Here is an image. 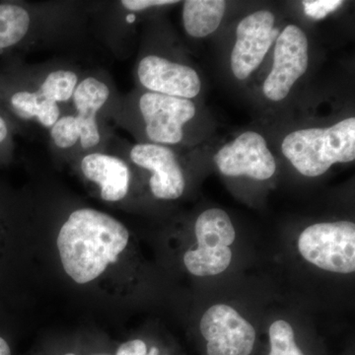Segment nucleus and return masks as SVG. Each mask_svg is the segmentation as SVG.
<instances>
[{
    "mask_svg": "<svg viewBox=\"0 0 355 355\" xmlns=\"http://www.w3.org/2000/svg\"><path fill=\"white\" fill-rule=\"evenodd\" d=\"M128 239L125 226L109 214L92 209L76 210L58 237L65 272L77 284L92 282L118 261Z\"/></svg>",
    "mask_w": 355,
    "mask_h": 355,
    "instance_id": "obj_1",
    "label": "nucleus"
},
{
    "mask_svg": "<svg viewBox=\"0 0 355 355\" xmlns=\"http://www.w3.org/2000/svg\"><path fill=\"white\" fill-rule=\"evenodd\" d=\"M282 151L301 175L310 178L322 176L336 163L354 162L355 118L328 128L294 130L282 140Z\"/></svg>",
    "mask_w": 355,
    "mask_h": 355,
    "instance_id": "obj_2",
    "label": "nucleus"
},
{
    "mask_svg": "<svg viewBox=\"0 0 355 355\" xmlns=\"http://www.w3.org/2000/svg\"><path fill=\"white\" fill-rule=\"evenodd\" d=\"M198 248L184 256L191 275L211 277L225 272L232 261L230 245L235 241L234 226L224 210L210 209L198 217L195 225Z\"/></svg>",
    "mask_w": 355,
    "mask_h": 355,
    "instance_id": "obj_3",
    "label": "nucleus"
},
{
    "mask_svg": "<svg viewBox=\"0 0 355 355\" xmlns=\"http://www.w3.org/2000/svg\"><path fill=\"white\" fill-rule=\"evenodd\" d=\"M298 250L306 261L327 272H354V223L336 221L313 224L301 233Z\"/></svg>",
    "mask_w": 355,
    "mask_h": 355,
    "instance_id": "obj_4",
    "label": "nucleus"
},
{
    "mask_svg": "<svg viewBox=\"0 0 355 355\" xmlns=\"http://www.w3.org/2000/svg\"><path fill=\"white\" fill-rule=\"evenodd\" d=\"M309 65V42L297 25L286 26L275 40L272 70L263 84L266 99L279 102L286 99Z\"/></svg>",
    "mask_w": 355,
    "mask_h": 355,
    "instance_id": "obj_5",
    "label": "nucleus"
},
{
    "mask_svg": "<svg viewBox=\"0 0 355 355\" xmlns=\"http://www.w3.org/2000/svg\"><path fill=\"white\" fill-rule=\"evenodd\" d=\"M275 14L259 10L243 18L236 28V42L231 51L230 65L238 80H246L260 67L277 38Z\"/></svg>",
    "mask_w": 355,
    "mask_h": 355,
    "instance_id": "obj_6",
    "label": "nucleus"
},
{
    "mask_svg": "<svg viewBox=\"0 0 355 355\" xmlns=\"http://www.w3.org/2000/svg\"><path fill=\"white\" fill-rule=\"evenodd\" d=\"M200 331L207 342V355H250L256 342L254 327L225 304L211 306L203 314Z\"/></svg>",
    "mask_w": 355,
    "mask_h": 355,
    "instance_id": "obj_7",
    "label": "nucleus"
},
{
    "mask_svg": "<svg viewBox=\"0 0 355 355\" xmlns=\"http://www.w3.org/2000/svg\"><path fill=\"white\" fill-rule=\"evenodd\" d=\"M139 110L146 132L153 144L174 146L184 139V127L195 118L197 107L191 100L146 92L140 97Z\"/></svg>",
    "mask_w": 355,
    "mask_h": 355,
    "instance_id": "obj_8",
    "label": "nucleus"
},
{
    "mask_svg": "<svg viewBox=\"0 0 355 355\" xmlns=\"http://www.w3.org/2000/svg\"><path fill=\"white\" fill-rule=\"evenodd\" d=\"M214 163L225 176H247L257 181L270 179L277 171V162L265 137L253 130L222 146L214 155Z\"/></svg>",
    "mask_w": 355,
    "mask_h": 355,
    "instance_id": "obj_9",
    "label": "nucleus"
},
{
    "mask_svg": "<svg viewBox=\"0 0 355 355\" xmlns=\"http://www.w3.org/2000/svg\"><path fill=\"white\" fill-rule=\"evenodd\" d=\"M137 76L144 88L157 94L191 100L202 90V80L193 67L158 55L142 58L137 67Z\"/></svg>",
    "mask_w": 355,
    "mask_h": 355,
    "instance_id": "obj_10",
    "label": "nucleus"
},
{
    "mask_svg": "<svg viewBox=\"0 0 355 355\" xmlns=\"http://www.w3.org/2000/svg\"><path fill=\"white\" fill-rule=\"evenodd\" d=\"M130 159L139 167L153 173L151 193L160 200H177L184 193L186 181L176 154L170 147L140 144L132 147Z\"/></svg>",
    "mask_w": 355,
    "mask_h": 355,
    "instance_id": "obj_11",
    "label": "nucleus"
},
{
    "mask_svg": "<svg viewBox=\"0 0 355 355\" xmlns=\"http://www.w3.org/2000/svg\"><path fill=\"white\" fill-rule=\"evenodd\" d=\"M81 171L100 187L105 202H120L128 195L130 168L121 159L108 154H88L81 160Z\"/></svg>",
    "mask_w": 355,
    "mask_h": 355,
    "instance_id": "obj_12",
    "label": "nucleus"
},
{
    "mask_svg": "<svg viewBox=\"0 0 355 355\" xmlns=\"http://www.w3.org/2000/svg\"><path fill=\"white\" fill-rule=\"evenodd\" d=\"M109 96L108 86L94 77H87L77 84L72 98L77 111L76 119L80 133L79 141L83 148H92L99 144L101 135L96 116Z\"/></svg>",
    "mask_w": 355,
    "mask_h": 355,
    "instance_id": "obj_13",
    "label": "nucleus"
},
{
    "mask_svg": "<svg viewBox=\"0 0 355 355\" xmlns=\"http://www.w3.org/2000/svg\"><path fill=\"white\" fill-rule=\"evenodd\" d=\"M226 11L223 0H188L184 2L183 23L193 38L202 39L214 34L220 26Z\"/></svg>",
    "mask_w": 355,
    "mask_h": 355,
    "instance_id": "obj_14",
    "label": "nucleus"
},
{
    "mask_svg": "<svg viewBox=\"0 0 355 355\" xmlns=\"http://www.w3.org/2000/svg\"><path fill=\"white\" fill-rule=\"evenodd\" d=\"M11 106L16 113L25 119L36 118L42 125L51 128L58 119L60 111L57 102L46 99L38 92L19 91L12 95Z\"/></svg>",
    "mask_w": 355,
    "mask_h": 355,
    "instance_id": "obj_15",
    "label": "nucleus"
},
{
    "mask_svg": "<svg viewBox=\"0 0 355 355\" xmlns=\"http://www.w3.org/2000/svg\"><path fill=\"white\" fill-rule=\"evenodd\" d=\"M31 17L16 4H0V51L20 43L29 31Z\"/></svg>",
    "mask_w": 355,
    "mask_h": 355,
    "instance_id": "obj_16",
    "label": "nucleus"
},
{
    "mask_svg": "<svg viewBox=\"0 0 355 355\" xmlns=\"http://www.w3.org/2000/svg\"><path fill=\"white\" fill-rule=\"evenodd\" d=\"M77 84L78 77L73 71L55 70L46 77L37 92L53 102H67L73 96Z\"/></svg>",
    "mask_w": 355,
    "mask_h": 355,
    "instance_id": "obj_17",
    "label": "nucleus"
},
{
    "mask_svg": "<svg viewBox=\"0 0 355 355\" xmlns=\"http://www.w3.org/2000/svg\"><path fill=\"white\" fill-rule=\"evenodd\" d=\"M270 355H304L295 342L291 324L279 320L270 328Z\"/></svg>",
    "mask_w": 355,
    "mask_h": 355,
    "instance_id": "obj_18",
    "label": "nucleus"
},
{
    "mask_svg": "<svg viewBox=\"0 0 355 355\" xmlns=\"http://www.w3.org/2000/svg\"><path fill=\"white\" fill-rule=\"evenodd\" d=\"M51 137L55 146L60 148H70L76 146L80 137L76 116L71 114L62 116L51 128Z\"/></svg>",
    "mask_w": 355,
    "mask_h": 355,
    "instance_id": "obj_19",
    "label": "nucleus"
},
{
    "mask_svg": "<svg viewBox=\"0 0 355 355\" xmlns=\"http://www.w3.org/2000/svg\"><path fill=\"white\" fill-rule=\"evenodd\" d=\"M343 3V1H305L303 4L307 15L319 19L326 16L327 13L336 10Z\"/></svg>",
    "mask_w": 355,
    "mask_h": 355,
    "instance_id": "obj_20",
    "label": "nucleus"
},
{
    "mask_svg": "<svg viewBox=\"0 0 355 355\" xmlns=\"http://www.w3.org/2000/svg\"><path fill=\"white\" fill-rule=\"evenodd\" d=\"M121 6L130 11H142L153 7L172 6L178 3L174 0H123Z\"/></svg>",
    "mask_w": 355,
    "mask_h": 355,
    "instance_id": "obj_21",
    "label": "nucleus"
},
{
    "mask_svg": "<svg viewBox=\"0 0 355 355\" xmlns=\"http://www.w3.org/2000/svg\"><path fill=\"white\" fill-rule=\"evenodd\" d=\"M116 355H147L146 343L141 340H133L123 343Z\"/></svg>",
    "mask_w": 355,
    "mask_h": 355,
    "instance_id": "obj_22",
    "label": "nucleus"
},
{
    "mask_svg": "<svg viewBox=\"0 0 355 355\" xmlns=\"http://www.w3.org/2000/svg\"><path fill=\"white\" fill-rule=\"evenodd\" d=\"M7 133H8V128H7L6 123L0 116V144L6 139Z\"/></svg>",
    "mask_w": 355,
    "mask_h": 355,
    "instance_id": "obj_23",
    "label": "nucleus"
},
{
    "mask_svg": "<svg viewBox=\"0 0 355 355\" xmlns=\"http://www.w3.org/2000/svg\"><path fill=\"white\" fill-rule=\"evenodd\" d=\"M0 355H11L8 343L2 338H0Z\"/></svg>",
    "mask_w": 355,
    "mask_h": 355,
    "instance_id": "obj_24",
    "label": "nucleus"
},
{
    "mask_svg": "<svg viewBox=\"0 0 355 355\" xmlns=\"http://www.w3.org/2000/svg\"><path fill=\"white\" fill-rule=\"evenodd\" d=\"M64 355H76V354H64Z\"/></svg>",
    "mask_w": 355,
    "mask_h": 355,
    "instance_id": "obj_25",
    "label": "nucleus"
},
{
    "mask_svg": "<svg viewBox=\"0 0 355 355\" xmlns=\"http://www.w3.org/2000/svg\"><path fill=\"white\" fill-rule=\"evenodd\" d=\"M96 355H106V354H96Z\"/></svg>",
    "mask_w": 355,
    "mask_h": 355,
    "instance_id": "obj_26",
    "label": "nucleus"
}]
</instances>
